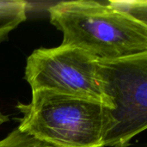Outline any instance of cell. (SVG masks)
Returning <instances> with one entry per match:
<instances>
[{
    "instance_id": "cell-2",
    "label": "cell",
    "mask_w": 147,
    "mask_h": 147,
    "mask_svg": "<svg viewBox=\"0 0 147 147\" xmlns=\"http://www.w3.org/2000/svg\"><path fill=\"white\" fill-rule=\"evenodd\" d=\"M18 129L52 147H104L109 109L102 103L47 90L32 91L16 106Z\"/></svg>"
},
{
    "instance_id": "cell-5",
    "label": "cell",
    "mask_w": 147,
    "mask_h": 147,
    "mask_svg": "<svg viewBox=\"0 0 147 147\" xmlns=\"http://www.w3.org/2000/svg\"><path fill=\"white\" fill-rule=\"evenodd\" d=\"M28 3L23 0H0V41L27 18Z\"/></svg>"
},
{
    "instance_id": "cell-3",
    "label": "cell",
    "mask_w": 147,
    "mask_h": 147,
    "mask_svg": "<svg viewBox=\"0 0 147 147\" xmlns=\"http://www.w3.org/2000/svg\"><path fill=\"white\" fill-rule=\"evenodd\" d=\"M104 92L113 104L109 109L106 147H127L147 127V53L98 60Z\"/></svg>"
},
{
    "instance_id": "cell-1",
    "label": "cell",
    "mask_w": 147,
    "mask_h": 147,
    "mask_svg": "<svg viewBox=\"0 0 147 147\" xmlns=\"http://www.w3.org/2000/svg\"><path fill=\"white\" fill-rule=\"evenodd\" d=\"M51 23L63 34L62 45L98 60L147 53V25L94 0L59 2L48 8Z\"/></svg>"
},
{
    "instance_id": "cell-7",
    "label": "cell",
    "mask_w": 147,
    "mask_h": 147,
    "mask_svg": "<svg viewBox=\"0 0 147 147\" xmlns=\"http://www.w3.org/2000/svg\"><path fill=\"white\" fill-rule=\"evenodd\" d=\"M0 147H52L22 133L18 128L14 129L5 138L0 140Z\"/></svg>"
},
{
    "instance_id": "cell-4",
    "label": "cell",
    "mask_w": 147,
    "mask_h": 147,
    "mask_svg": "<svg viewBox=\"0 0 147 147\" xmlns=\"http://www.w3.org/2000/svg\"><path fill=\"white\" fill-rule=\"evenodd\" d=\"M25 80L32 91L47 90L114 108L104 92L98 59L74 47L61 44L33 51L27 59Z\"/></svg>"
},
{
    "instance_id": "cell-6",
    "label": "cell",
    "mask_w": 147,
    "mask_h": 147,
    "mask_svg": "<svg viewBox=\"0 0 147 147\" xmlns=\"http://www.w3.org/2000/svg\"><path fill=\"white\" fill-rule=\"evenodd\" d=\"M107 3L113 9L122 14L147 25V1L133 0V1H115L111 0Z\"/></svg>"
},
{
    "instance_id": "cell-8",
    "label": "cell",
    "mask_w": 147,
    "mask_h": 147,
    "mask_svg": "<svg viewBox=\"0 0 147 147\" xmlns=\"http://www.w3.org/2000/svg\"><path fill=\"white\" fill-rule=\"evenodd\" d=\"M7 121H9V116L3 114L1 111H0V126L6 123Z\"/></svg>"
}]
</instances>
